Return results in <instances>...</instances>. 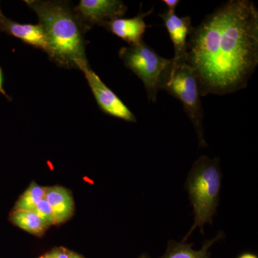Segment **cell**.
<instances>
[{"label":"cell","instance_id":"cell-3","mask_svg":"<svg viewBox=\"0 0 258 258\" xmlns=\"http://www.w3.org/2000/svg\"><path fill=\"white\" fill-rule=\"evenodd\" d=\"M220 159L202 156L194 162L186 181L193 208L195 222L182 242L187 240L194 230L200 228L204 235V227L212 224L220 202L222 172Z\"/></svg>","mask_w":258,"mask_h":258},{"label":"cell","instance_id":"cell-4","mask_svg":"<svg viewBox=\"0 0 258 258\" xmlns=\"http://www.w3.org/2000/svg\"><path fill=\"white\" fill-rule=\"evenodd\" d=\"M159 90L165 91L179 100L198 134L200 147H207L204 135V111L202 106L200 85L198 75L186 60L171 58L161 76Z\"/></svg>","mask_w":258,"mask_h":258},{"label":"cell","instance_id":"cell-16","mask_svg":"<svg viewBox=\"0 0 258 258\" xmlns=\"http://www.w3.org/2000/svg\"><path fill=\"white\" fill-rule=\"evenodd\" d=\"M72 252L66 247H57L47 252L46 255L49 258H71Z\"/></svg>","mask_w":258,"mask_h":258},{"label":"cell","instance_id":"cell-1","mask_svg":"<svg viewBox=\"0 0 258 258\" xmlns=\"http://www.w3.org/2000/svg\"><path fill=\"white\" fill-rule=\"evenodd\" d=\"M186 61L201 96H224L247 87L258 64V10L249 0L223 3L194 28Z\"/></svg>","mask_w":258,"mask_h":258},{"label":"cell","instance_id":"cell-9","mask_svg":"<svg viewBox=\"0 0 258 258\" xmlns=\"http://www.w3.org/2000/svg\"><path fill=\"white\" fill-rule=\"evenodd\" d=\"M164 22V25L173 46H174V60H186V47L189 35L193 30L191 20L189 16L179 17L175 12L166 11L159 14Z\"/></svg>","mask_w":258,"mask_h":258},{"label":"cell","instance_id":"cell-2","mask_svg":"<svg viewBox=\"0 0 258 258\" xmlns=\"http://www.w3.org/2000/svg\"><path fill=\"white\" fill-rule=\"evenodd\" d=\"M38 17L48 44L50 60L64 69L83 71L88 64L86 32L68 1L25 0Z\"/></svg>","mask_w":258,"mask_h":258},{"label":"cell","instance_id":"cell-5","mask_svg":"<svg viewBox=\"0 0 258 258\" xmlns=\"http://www.w3.org/2000/svg\"><path fill=\"white\" fill-rule=\"evenodd\" d=\"M118 55L125 68L144 83L148 99L156 102L161 76L171 63V58L161 57L144 40L137 45L121 47Z\"/></svg>","mask_w":258,"mask_h":258},{"label":"cell","instance_id":"cell-19","mask_svg":"<svg viewBox=\"0 0 258 258\" xmlns=\"http://www.w3.org/2000/svg\"><path fill=\"white\" fill-rule=\"evenodd\" d=\"M237 258H257V257L255 254L249 253V252H246V253L241 254L240 257Z\"/></svg>","mask_w":258,"mask_h":258},{"label":"cell","instance_id":"cell-10","mask_svg":"<svg viewBox=\"0 0 258 258\" xmlns=\"http://www.w3.org/2000/svg\"><path fill=\"white\" fill-rule=\"evenodd\" d=\"M154 9L152 8L147 13H139L137 16L132 18H116L108 22L103 28L111 32L115 36L126 42L129 45H137L143 41V36L146 30L151 25H148L145 18L152 14Z\"/></svg>","mask_w":258,"mask_h":258},{"label":"cell","instance_id":"cell-20","mask_svg":"<svg viewBox=\"0 0 258 258\" xmlns=\"http://www.w3.org/2000/svg\"><path fill=\"white\" fill-rule=\"evenodd\" d=\"M71 258H86L83 257V256L81 255L79 253H76V252H73L72 255H71Z\"/></svg>","mask_w":258,"mask_h":258},{"label":"cell","instance_id":"cell-7","mask_svg":"<svg viewBox=\"0 0 258 258\" xmlns=\"http://www.w3.org/2000/svg\"><path fill=\"white\" fill-rule=\"evenodd\" d=\"M83 72L100 109L103 113L131 123L137 121V117L128 106L101 81L89 66Z\"/></svg>","mask_w":258,"mask_h":258},{"label":"cell","instance_id":"cell-21","mask_svg":"<svg viewBox=\"0 0 258 258\" xmlns=\"http://www.w3.org/2000/svg\"><path fill=\"white\" fill-rule=\"evenodd\" d=\"M138 258H149V257H148L147 254H142V255H141L140 257H139Z\"/></svg>","mask_w":258,"mask_h":258},{"label":"cell","instance_id":"cell-18","mask_svg":"<svg viewBox=\"0 0 258 258\" xmlns=\"http://www.w3.org/2000/svg\"><path fill=\"white\" fill-rule=\"evenodd\" d=\"M0 93H2L3 96L6 97L8 100L11 101V98L7 94L6 91H5L4 87H3V73L1 66H0Z\"/></svg>","mask_w":258,"mask_h":258},{"label":"cell","instance_id":"cell-17","mask_svg":"<svg viewBox=\"0 0 258 258\" xmlns=\"http://www.w3.org/2000/svg\"><path fill=\"white\" fill-rule=\"evenodd\" d=\"M163 3L167 6L168 11L175 12L176 7L179 4V0H163Z\"/></svg>","mask_w":258,"mask_h":258},{"label":"cell","instance_id":"cell-15","mask_svg":"<svg viewBox=\"0 0 258 258\" xmlns=\"http://www.w3.org/2000/svg\"><path fill=\"white\" fill-rule=\"evenodd\" d=\"M32 212H33L35 215L42 219L43 221L46 222L49 225H55L54 222L53 212H52V208L50 206L45 199L42 200L41 201L37 203L35 208Z\"/></svg>","mask_w":258,"mask_h":258},{"label":"cell","instance_id":"cell-11","mask_svg":"<svg viewBox=\"0 0 258 258\" xmlns=\"http://www.w3.org/2000/svg\"><path fill=\"white\" fill-rule=\"evenodd\" d=\"M44 199L52 208L55 225L67 222L74 215L75 203L72 194L63 186L45 187Z\"/></svg>","mask_w":258,"mask_h":258},{"label":"cell","instance_id":"cell-12","mask_svg":"<svg viewBox=\"0 0 258 258\" xmlns=\"http://www.w3.org/2000/svg\"><path fill=\"white\" fill-rule=\"evenodd\" d=\"M224 237L225 235L223 232H219L216 237L211 240L205 241L202 248L199 250L193 249L192 244L170 240L168 243L165 253L160 258H210V253L209 252L210 247Z\"/></svg>","mask_w":258,"mask_h":258},{"label":"cell","instance_id":"cell-6","mask_svg":"<svg viewBox=\"0 0 258 258\" xmlns=\"http://www.w3.org/2000/svg\"><path fill=\"white\" fill-rule=\"evenodd\" d=\"M74 10L86 32L95 25L103 27L111 20L123 18L128 8L120 0H81Z\"/></svg>","mask_w":258,"mask_h":258},{"label":"cell","instance_id":"cell-8","mask_svg":"<svg viewBox=\"0 0 258 258\" xmlns=\"http://www.w3.org/2000/svg\"><path fill=\"white\" fill-rule=\"evenodd\" d=\"M0 32L22 40L24 43L40 49L48 54L49 47L43 29L40 25L21 24L7 18L0 5Z\"/></svg>","mask_w":258,"mask_h":258},{"label":"cell","instance_id":"cell-13","mask_svg":"<svg viewBox=\"0 0 258 258\" xmlns=\"http://www.w3.org/2000/svg\"><path fill=\"white\" fill-rule=\"evenodd\" d=\"M9 220L19 228L37 237L43 235L50 227L33 212L27 210H13Z\"/></svg>","mask_w":258,"mask_h":258},{"label":"cell","instance_id":"cell-14","mask_svg":"<svg viewBox=\"0 0 258 258\" xmlns=\"http://www.w3.org/2000/svg\"><path fill=\"white\" fill-rule=\"evenodd\" d=\"M45 198V187L32 181L28 189L24 191L15 203L13 210H27L32 212L39 202Z\"/></svg>","mask_w":258,"mask_h":258},{"label":"cell","instance_id":"cell-22","mask_svg":"<svg viewBox=\"0 0 258 258\" xmlns=\"http://www.w3.org/2000/svg\"><path fill=\"white\" fill-rule=\"evenodd\" d=\"M38 258H49L46 255V254H43V255L40 256V257H39Z\"/></svg>","mask_w":258,"mask_h":258}]
</instances>
